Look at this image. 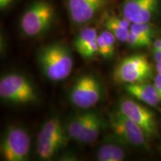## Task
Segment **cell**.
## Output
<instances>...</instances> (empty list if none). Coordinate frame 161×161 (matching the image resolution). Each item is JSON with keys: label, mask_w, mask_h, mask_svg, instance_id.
I'll return each instance as SVG.
<instances>
[{"label": "cell", "mask_w": 161, "mask_h": 161, "mask_svg": "<svg viewBox=\"0 0 161 161\" xmlns=\"http://www.w3.org/2000/svg\"><path fill=\"white\" fill-rule=\"evenodd\" d=\"M70 21L81 26L93 19L108 5V0H64Z\"/></svg>", "instance_id": "30bf717a"}, {"label": "cell", "mask_w": 161, "mask_h": 161, "mask_svg": "<svg viewBox=\"0 0 161 161\" xmlns=\"http://www.w3.org/2000/svg\"><path fill=\"white\" fill-rule=\"evenodd\" d=\"M125 89L132 97L149 106L157 107L160 102L155 86L148 81L126 84Z\"/></svg>", "instance_id": "7c38bea8"}, {"label": "cell", "mask_w": 161, "mask_h": 161, "mask_svg": "<svg viewBox=\"0 0 161 161\" xmlns=\"http://www.w3.org/2000/svg\"><path fill=\"white\" fill-rule=\"evenodd\" d=\"M13 3L11 0H0V11L7 9Z\"/></svg>", "instance_id": "603a6c76"}, {"label": "cell", "mask_w": 161, "mask_h": 161, "mask_svg": "<svg viewBox=\"0 0 161 161\" xmlns=\"http://www.w3.org/2000/svg\"><path fill=\"white\" fill-rule=\"evenodd\" d=\"M55 8L49 0H34L23 11L19 29L28 37H37L49 31L55 24Z\"/></svg>", "instance_id": "3957f363"}, {"label": "cell", "mask_w": 161, "mask_h": 161, "mask_svg": "<svg viewBox=\"0 0 161 161\" xmlns=\"http://www.w3.org/2000/svg\"><path fill=\"white\" fill-rule=\"evenodd\" d=\"M29 131L19 125H8L0 135V158L5 161H26L31 152Z\"/></svg>", "instance_id": "5b68a950"}, {"label": "cell", "mask_w": 161, "mask_h": 161, "mask_svg": "<svg viewBox=\"0 0 161 161\" xmlns=\"http://www.w3.org/2000/svg\"><path fill=\"white\" fill-rule=\"evenodd\" d=\"M101 36L103 37V39L105 43L108 45V48H109L110 52L112 53V55H114L115 53V49H116V38L115 37L111 32L108 31V30L104 29L100 33Z\"/></svg>", "instance_id": "44dd1931"}, {"label": "cell", "mask_w": 161, "mask_h": 161, "mask_svg": "<svg viewBox=\"0 0 161 161\" xmlns=\"http://www.w3.org/2000/svg\"><path fill=\"white\" fill-rule=\"evenodd\" d=\"M103 96V86L97 76L92 73L80 75L72 84L69 100L72 105L88 110L96 105Z\"/></svg>", "instance_id": "52a82bcc"}, {"label": "cell", "mask_w": 161, "mask_h": 161, "mask_svg": "<svg viewBox=\"0 0 161 161\" xmlns=\"http://www.w3.org/2000/svg\"><path fill=\"white\" fill-rule=\"evenodd\" d=\"M160 153H161V148H160Z\"/></svg>", "instance_id": "f546056e"}, {"label": "cell", "mask_w": 161, "mask_h": 161, "mask_svg": "<svg viewBox=\"0 0 161 161\" xmlns=\"http://www.w3.org/2000/svg\"><path fill=\"white\" fill-rule=\"evenodd\" d=\"M118 109L140 127L148 140L158 135L155 115L146 106L128 97L122 98Z\"/></svg>", "instance_id": "9c48e42d"}, {"label": "cell", "mask_w": 161, "mask_h": 161, "mask_svg": "<svg viewBox=\"0 0 161 161\" xmlns=\"http://www.w3.org/2000/svg\"><path fill=\"white\" fill-rule=\"evenodd\" d=\"M108 122L114 137L125 146L142 150L149 148L148 140L142 130L119 109L110 113Z\"/></svg>", "instance_id": "ba28073f"}, {"label": "cell", "mask_w": 161, "mask_h": 161, "mask_svg": "<svg viewBox=\"0 0 161 161\" xmlns=\"http://www.w3.org/2000/svg\"><path fill=\"white\" fill-rule=\"evenodd\" d=\"M159 0H124L122 16L131 23H150L158 14Z\"/></svg>", "instance_id": "8fae6325"}, {"label": "cell", "mask_w": 161, "mask_h": 161, "mask_svg": "<svg viewBox=\"0 0 161 161\" xmlns=\"http://www.w3.org/2000/svg\"><path fill=\"white\" fill-rule=\"evenodd\" d=\"M113 140H108L96 152V160L99 161H122L125 159L126 152L125 145L113 136Z\"/></svg>", "instance_id": "4fadbf2b"}, {"label": "cell", "mask_w": 161, "mask_h": 161, "mask_svg": "<svg viewBox=\"0 0 161 161\" xmlns=\"http://www.w3.org/2000/svg\"><path fill=\"white\" fill-rule=\"evenodd\" d=\"M36 60L43 75L52 82L66 79L73 69L72 50L67 44L60 41L41 46L36 53Z\"/></svg>", "instance_id": "6da1fadb"}, {"label": "cell", "mask_w": 161, "mask_h": 161, "mask_svg": "<svg viewBox=\"0 0 161 161\" xmlns=\"http://www.w3.org/2000/svg\"><path fill=\"white\" fill-rule=\"evenodd\" d=\"M39 92L31 78L19 72H8L0 75V101L17 106L35 104Z\"/></svg>", "instance_id": "7a4b0ae2"}, {"label": "cell", "mask_w": 161, "mask_h": 161, "mask_svg": "<svg viewBox=\"0 0 161 161\" xmlns=\"http://www.w3.org/2000/svg\"><path fill=\"white\" fill-rule=\"evenodd\" d=\"M130 31L146 41L148 46L152 43V39L157 35L155 26L150 23H132L130 28Z\"/></svg>", "instance_id": "e0dca14e"}, {"label": "cell", "mask_w": 161, "mask_h": 161, "mask_svg": "<svg viewBox=\"0 0 161 161\" xmlns=\"http://www.w3.org/2000/svg\"><path fill=\"white\" fill-rule=\"evenodd\" d=\"M126 43L131 49H139V48H143L146 46H148V44L141 39L138 36L134 35L132 32H129L128 39H127Z\"/></svg>", "instance_id": "d6986e66"}, {"label": "cell", "mask_w": 161, "mask_h": 161, "mask_svg": "<svg viewBox=\"0 0 161 161\" xmlns=\"http://www.w3.org/2000/svg\"><path fill=\"white\" fill-rule=\"evenodd\" d=\"M154 85L155 86V89L158 92L159 97L161 101V75L160 74H158L156 75L155 78H154Z\"/></svg>", "instance_id": "7402d4cb"}, {"label": "cell", "mask_w": 161, "mask_h": 161, "mask_svg": "<svg viewBox=\"0 0 161 161\" xmlns=\"http://www.w3.org/2000/svg\"><path fill=\"white\" fill-rule=\"evenodd\" d=\"M153 57L155 60L156 63L161 61V49L159 50H153Z\"/></svg>", "instance_id": "cb8c5ba5"}, {"label": "cell", "mask_w": 161, "mask_h": 161, "mask_svg": "<svg viewBox=\"0 0 161 161\" xmlns=\"http://www.w3.org/2000/svg\"><path fill=\"white\" fill-rule=\"evenodd\" d=\"M153 75V66L144 54H134L124 58L113 72L114 81L120 84L146 82Z\"/></svg>", "instance_id": "8992f818"}, {"label": "cell", "mask_w": 161, "mask_h": 161, "mask_svg": "<svg viewBox=\"0 0 161 161\" xmlns=\"http://www.w3.org/2000/svg\"><path fill=\"white\" fill-rule=\"evenodd\" d=\"M103 119L99 114L95 111H90V115L85 128L80 135L78 142L81 144H92L99 137L103 128Z\"/></svg>", "instance_id": "5bb4252c"}, {"label": "cell", "mask_w": 161, "mask_h": 161, "mask_svg": "<svg viewBox=\"0 0 161 161\" xmlns=\"http://www.w3.org/2000/svg\"><path fill=\"white\" fill-rule=\"evenodd\" d=\"M104 28L105 29L111 32L115 36L116 40L121 43H126L129 35L130 29H125L119 23L116 22L114 16L108 17L104 22Z\"/></svg>", "instance_id": "ac0fdd59"}, {"label": "cell", "mask_w": 161, "mask_h": 161, "mask_svg": "<svg viewBox=\"0 0 161 161\" xmlns=\"http://www.w3.org/2000/svg\"><path fill=\"white\" fill-rule=\"evenodd\" d=\"M90 111L78 113L68 118L66 121L65 129L69 139L78 142L85 128Z\"/></svg>", "instance_id": "9a60e30c"}, {"label": "cell", "mask_w": 161, "mask_h": 161, "mask_svg": "<svg viewBox=\"0 0 161 161\" xmlns=\"http://www.w3.org/2000/svg\"><path fill=\"white\" fill-rule=\"evenodd\" d=\"M97 43H98V55H100L104 59H110L113 58L112 53L110 52L109 48L104 41L103 37L101 35H98L97 37Z\"/></svg>", "instance_id": "ffe728a7"}, {"label": "cell", "mask_w": 161, "mask_h": 161, "mask_svg": "<svg viewBox=\"0 0 161 161\" xmlns=\"http://www.w3.org/2000/svg\"><path fill=\"white\" fill-rule=\"evenodd\" d=\"M98 33L95 28H82L76 35L73 41V46L75 51L79 53L84 48L97 39Z\"/></svg>", "instance_id": "2e32d148"}, {"label": "cell", "mask_w": 161, "mask_h": 161, "mask_svg": "<svg viewBox=\"0 0 161 161\" xmlns=\"http://www.w3.org/2000/svg\"><path fill=\"white\" fill-rule=\"evenodd\" d=\"M11 1H13V2H14V1H15V0H11Z\"/></svg>", "instance_id": "f1b7e54d"}, {"label": "cell", "mask_w": 161, "mask_h": 161, "mask_svg": "<svg viewBox=\"0 0 161 161\" xmlns=\"http://www.w3.org/2000/svg\"><path fill=\"white\" fill-rule=\"evenodd\" d=\"M69 139L65 125L58 116L48 118L42 124L37 137L36 153L42 160H52Z\"/></svg>", "instance_id": "277c9868"}, {"label": "cell", "mask_w": 161, "mask_h": 161, "mask_svg": "<svg viewBox=\"0 0 161 161\" xmlns=\"http://www.w3.org/2000/svg\"><path fill=\"white\" fill-rule=\"evenodd\" d=\"M4 45H5V43H4V38L3 35H2L1 32H0V46L4 47Z\"/></svg>", "instance_id": "4316f807"}, {"label": "cell", "mask_w": 161, "mask_h": 161, "mask_svg": "<svg viewBox=\"0 0 161 161\" xmlns=\"http://www.w3.org/2000/svg\"><path fill=\"white\" fill-rule=\"evenodd\" d=\"M161 49V37L155 40L153 43V50Z\"/></svg>", "instance_id": "d4e9b609"}, {"label": "cell", "mask_w": 161, "mask_h": 161, "mask_svg": "<svg viewBox=\"0 0 161 161\" xmlns=\"http://www.w3.org/2000/svg\"><path fill=\"white\" fill-rule=\"evenodd\" d=\"M3 48H4V47H2V46H0V54H1V52H3Z\"/></svg>", "instance_id": "83f0119b"}, {"label": "cell", "mask_w": 161, "mask_h": 161, "mask_svg": "<svg viewBox=\"0 0 161 161\" xmlns=\"http://www.w3.org/2000/svg\"><path fill=\"white\" fill-rule=\"evenodd\" d=\"M156 69H157V71H158V73L160 74L161 75V61H159L157 63Z\"/></svg>", "instance_id": "484cf974"}]
</instances>
